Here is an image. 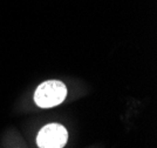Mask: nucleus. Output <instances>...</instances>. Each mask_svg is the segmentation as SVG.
I'll list each match as a JSON object with an SVG mask.
<instances>
[{"label": "nucleus", "mask_w": 157, "mask_h": 148, "mask_svg": "<svg viewBox=\"0 0 157 148\" xmlns=\"http://www.w3.org/2000/svg\"><path fill=\"white\" fill-rule=\"evenodd\" d=\"M67 97V87L59 80H48L38 86L34 93V101L41 108L58 106Z\"/></svg>", "instance_id": "1"}, {"label": "nucleus", "mask_w": 157, "mask_h": 148, "mask_svg": "<svg viewBox=\"0 0 157 148\" xmlns=\"http://www.w3.org/2000/svg\"><path fill=\"white\" fill-rule=\"evenodd\" d=\"M68 140L67 129L60 123H49L42 127L36 142L40 148H63Z\"/></svg>", "instance_id": "2"}]
</instances>
